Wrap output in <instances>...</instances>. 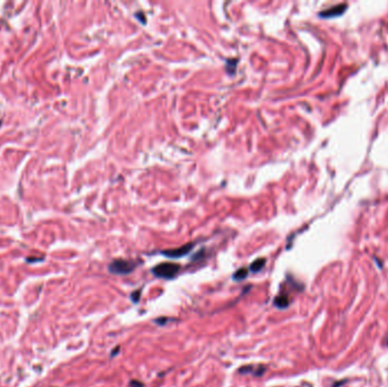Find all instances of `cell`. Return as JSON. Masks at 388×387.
Masks as SVG:
<instances>
[{
  "label": "cell",
  "instance_id": "1",
  "mask_svg": "<svg viewBox=\"0 0 388 387\" xmlns=\"http://www.w3.org/2000/svg\"><path fill=\"white\" fill-rule=\"evenodd\" d=\"M181 270V265L175 264V262H161L157 266H154L151 272L154 276L158 278H164V280H173L176 277V275Z\"/></svg>",
  "mask_w": 388,
  "mask_h": 387
},
{
  "label": "cell",
  "instance_id": "2",
  "mask_svg": "<svg viewBox=\"0 0 388 387\" xmlns=\"http://www.w3.org/2000/svg\"><path fill=\"white\" fill-rule=\"evenodd\" d=\"M135 267H137V262L126 260V259H116L108 266V270L114 275H129L133 272Z\"/></svg>",
  "mask_w": 388,
  "mask_h": 387
},
{
  "label": "cell",
  "instance_id": "3",
  "mask_svg": "<svg viewBox=\"0 0 388 387\" xmlns=\"http://www.w3.org/2000/svg\"><path fill=\"white\" fill-rule=\"evenodd\" d=\"M194 247V243H189V244H185L183 246L176 247V249H170V250H164L161 251V254L165 255L167 258H172V259H177L182 258L184 255L189 254L191 252L192 249Z\"/></svg>",
  "mask_w": 388,
  "mask_h": 387
},
{
  "label": "cell",
  "instance_id": "4",
  "mask_svg": "<svg viewBox=\"0 0 388 387\" xmlns=\"http://www.w3.org/2000/svg\"><path fill=\"white\" fill-rule=\"evenodd\" d=\"M266 368L263 366H260L258 367V369H255L253 366H244L242 368L239 369V373L242 374V375H247V374H252L254 375V376H262L263 374H265Z\"/></svg>",
  "mask_w": 388,
  "mask_h": 387
},
{
  "label": "cell",
  "instance_id": "5",
  "mask_svg": "<svg viewBox=\"0 0 388 387\" xmlns=\"http://www.w3.org/2000/svg\"><path fill=\"white\" fill-rule=\"evenodd\" d=\"M345 8H346V5H344V3H342V5L333 7V8H331V9L323 11V13H320V16H323V17L339 16V15H340V14L343 13V11L345 10Z\"/></svg>",
  "mask_w": 388,
  "mask_h": 387
},
{
  "label": "cell",
  "instance_id": "6",
  "mask_svg": "<svg viewBox=\"0 0 388 387\" xmlns=\"http://www.w3.org/2000/svg\"><path fill=\"white\" fill-rule=\"evenodd\" d=\"M274 305L278 309H285L290 305V297L287 294H279L278 296L275 297Z\"/></svg>",
  "mask_w": 388,
  "mask_h": 387
},
{
  "label": "cell",
  "instance_id": "7",
  "mask_svg": "<svg viewBox=\"0 0 388 387\" xmlns=\"http://www.w3.org/2000/svg\"><path fill=\"white\" fill-rule=\"evenodd\" d=\"M266 265V259L265 258H259V259H255V260L252 262L250 265V268L249 270L252 273H258L261 270L263 267Z\"/></svg>",
  "mask_w": 388,
  "mask_h": 387
},
{
  "label": "cell",
  "instance_id": "8",
  "mask_svg": "<svg viewBox=\"0 0 388 387\" xmlns=\"http://www.w3.org/2000/svg\"><path fill=\"white\" fill-rule=\"evenodd\" d=\"M247 275H249V269L247 268H240L239 270H236L233 275V280L239 282V281H243L245 280L247 277Z\"/></svg>",
  "mask_w": 388,
  "mask_h": 387
},
{
  "label": "cell",
  "instance_id": "9",
  "mask_svg": "<svg viewBox=\"0 0 388 387\" xmlns=\"http://www.w3.org/2000/svg\"><path fill=\"white\" fill-rule=\"evenodd\" d=\"M140 295H141V291H140V290H137V291L131 293V300L133 301L134 303H138L140 301Z\"/></svg>",
  "mask_w": 388,
  "mask_h": 387
},
{
  "label": "cell",
  "instance_id": "10",
  "mask_svg": "<svg viewBox=\"0 0 388 387\" xmlns=\"http://www.w3.org/2000/svg\"><path fill=\"white\" fill-rule=\"evenodd\" d=\"M130 387H143V384L138 381H131Z\"/></svg>",
  "mask_w": 388,
  "mask_h": 387
},
{
  "label": "cell",
  "instance_id": "11",
  "mask_svg": "<svg viewBox=\"0 0 388 387\" xmlns=\"http://www.w3.org/2000/svg\"><path fill=\"white\" fill-rule=\"evenodd\" d=\"M118 352H119V347H116V349H115V351H114V352H111V354H110V357H115V355H116V354H117V353H118Z\"/></svg>",
  "mask_w": 388,
  "mask_h": 387
},
{
  "label": "cell",
  "instance_id": "12",
  "mask_svg": "<svg viewBox=\"0 0 388 387\" xmlns=\"http://www.w3.org/2000/svg\"><path fill=\"white\" fill-rule=\"evenodd\" d=\"M0 125H1V121H0Z\"/></svg>",
  "mask_w": 388,
  "mask_h": 387
}]
</instances>
